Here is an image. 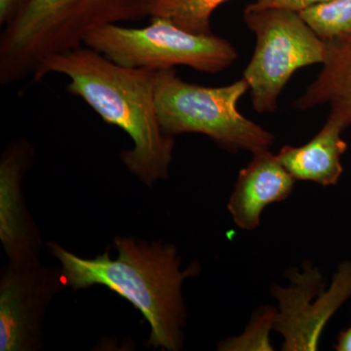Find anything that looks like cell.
<instances>
[{"mask_svg":"<svg viewBox=\"0 0 351 351\" xmlns=\"http://www.w3.org/2000/svg\"><path fill=\"white\" fill-rule=\"evenodd\" d=\"M299 15L325 43L351 34V0H329Z\"/></svg>","mask_w":351,"mask_h":351,"instance_id":"cell-14","label":"cell"},{"mask_svg":"<svg viewBox=\"0 0 351 351\" xmlns=\"http://www.w3.org/2000/svg\"><path fill=\"white\" fill-rule=\"evenodd\" d=\"M348 127L341 117L330 113L326 123L309 142L301 147L284 145L277 158L295 181L334 186L343 172L341 157L348 144L341 134Z\"/></svg>","mask_w":351,"mask_h":351,"instance_id":"cell-11","label":"cell"},{"mask_svg":"<svg viewBox=\"0 0 351 351\" xmlns=\"http://www.w3.org/2000/svg\"><path fill=\"white\" fill-rule=\"evenodd\" d=\"M66 287L61 269L39 258L9 262L0 278V350H38L46 311Z\"/></svg>","mask_w":351,"mask_h":351,"instance_id":"cell-8","label":"cell"},{"mask_svg":"<svg viewBox=\"0 0 351 351\" xmlns=\"http://www.w3.org/2000/svg\"><path fill=\"white\" fill-rule=\"evenodd\" d=\"M228 0H152L149 17L170 20L186 31L211 34L214 11Z\"/></svg>","mask_w":351,"mask_h":351,"instance_id":"cell-13","label":"cell"},{"mask_svg":"<svg viewBox=\"0 0 351 351\" xmlns=\"http://www.w3.org/2000/svg\"><path fill=\"white\" fill-rule=\"evenodd\" d=\"M295 182L270 149L253 154L248 165L240 171L228 200L235 225L243 230H257L263 210L287 199Z\"/></svg>","mask_w":351,"mask_h":351,"instance_id":"cell-10","label":"cell"},{"mask_svg":"<svg viewBox=\"0 0 351 351\" xmlns=\"http://www.w3.org/2000/svg\"><path fill=\"white\" fill-rule=\"evenodd\" d=\"M84 45L128 68L163 71L189 66L205 73H221L239 58L228 39L195 34L170 20L152 17L145 27L108 25L87 36Z\"/></svg>","mask_w":351,"mask_h":351,"instance_id":"cell-5","label":"cell"},{"mask_svg":"<svg viewBox=\"0 0 351 351\" xmlns=\"http://www.w3.org/2000/svg\"><path fill=\"white\" fill-rule=\"evenodd\" d=\"M276 308L263 306L255 311L250 322L239 337L219 343L218 350L223 351L274 350L270 343V330H274Z\"/></svg>","mask_w":351,"mask_h":351,"instance_id":"cell-15","label":"cell"},{"mask_svg":"<svg viewBox=\"0 0 351 351\" xmlns=\"http://www.w3.org/2000/svg\"><path fill=\"white\" fill-rule=\"evenodd\" d=\"M54 73L68 77L69 93L131 138L133 147L121 152L120 158L132 174L149 186L167 179L175 141L164 133L157 117V71L120 66L83 45L48 58L32 78L39 82Z\"/></svg>","mask_w":351,"mask_h":351,"instance_id":"cell-1","label":"cell"},{"mask_svg":"<svg viewBox=\"0 0 351 351\" xmlns=\"http://www.w3.org/2000/svg\"><path fill=\"white\" fill-rule=\"evenodd\" d=\"M335 350L338 351H351V326L339 332L338 341L335 345Z\"/></svg>","mask_w":351,"mask_h":351,"instance_id":"cell-18","label":"cell"},{"mask_svg":"<svg viewBox=\"0 0 351 351\" xmlns=\"http://www.w3.org/2000/svg\"><path fill=\"white\" fill-rule=\"evenodd\" d=\"M330 106V113L351 125V34L326 41L319 75L293 104L300 110Z\"/></svg>","mask_w":351,"mask_h":351,"instance_id":"cell-12","label":"cell"},{"mask_svg":"<svg viewBox=\"0 0 351 351\" xmlns=\"http://www.w3.org/2000/svg\"><path fill=\"white\" fill-rule=\"evenodd\" d=\"M152 0H29L0 34V84L34 76L48 58L84 45L108 25L149 17Z\"/></svg>","mask_w":351,"mask_h":351,"instance_id":"cell-3","label":"cell"},{"mask_svg":"<svg viewBox=\"0 0 351 351\" xmlns=\"http://www.w3.org/2000/svg\"><path fill=\"white\" fill-rule=\"evenodd\" d=\"M249 85L243 77L232 84L207 87L182 80L175 69L157 71L156 108L159 123L170 137L186 133L207 136L226 151L270 149L276 137L245 117L237 105Z\"/></svg>","mask_w":351,"mask_h":351,"instance_id":"cell-4","label":"cell"},{"mask_svg":"<svg viewBox=\"0 0 351 351\" xmlns=\"http://www.w3.org/2000/svg\"><path fill=\"white\" fill-rule=\"evenodd\" d=\"M326 1L329 0H255L248 7L254 9H281V10L300 13L309 7Z\"/></svg>","mask_w":351,"mask_h":351,"instance_id":"cell-16","label":"cell"},{"mask_svg":"<svg viewBox=\"0 0 351 351\" xmlns=\"http://www.w3.org/2000/svg\"><path fill=\"white\" fill-rule=\"evenodd\" d=\"M47 246L61 263L68 287L110 288L130 302L149 322V346L167 351L182 350L186 320L182 284L199 274V263H191L182 271L175 246L161 241L149 244L133 237L113 239L117 258H110L108 251L94 258H84L54 242Z\"/></svg>","mask_w":351,"mask_h":351,"instance_id":"cell-2","label":"cell"},{"mask_svg":"<svg viewBox=\"0 0 351 351\" xmlns=\"http://www.w3.org/2000/svg\"><path fill=\"white\" fill-rule=\"evenodd\" d=\"M29 0H0V25L1 27L15 19Z\"/></svg>","mask_w":351,"mask_h":351,"instance_id":"cell-17","label":"cell"},{"mask_svg":"<svg viewBox=\"0 0 351 351\" xmlns=\"http://www.w3.org/2000/svg\"><path fill=\"white\" fill-rule=\"evenodd\" d=\"M287 276L289 287L276 285L271 289L278 302L274 330L282 335L281 350H317L328 321L351 297V262L339 265L327 290L319 269L311 263L304 265L302 274L291 269Z\"/></svg>","mask_w":351,"mask_h":351,"instance_id":"cell-7","label":"cell"},{"mask_svg":"<svg viewBox=\"0 0 351 351\" xmlns=\"http://www.w3.org/2000/svg\"><path fill=\"white\" fill-rule=\"evenodd\" d=\"M244 21L256 36V47L243 78L258 113L276 112L279 97L300 69L323 64L326 43L299 13L247 6Z\"/></svg>","mask_w":351,"mask_h":351,"instance_id":"cell-6","label":"cell"},{"mask_svg":"<svg viewBox=\"0 0 351 351\" xmlns=\"http://www.w3.org/2000/svg\"><path fill=\"white\" fill-rule=\"evenodd\" d=\"M34 156L32 145L19 138L6 147L0 160V239L9 262L36 260L40 253V237L22 189Z\"/></svg>","mask_w":351,"mask_h":351,"instance_id":"cell-9","label":"cell"}]
</instances>
